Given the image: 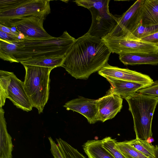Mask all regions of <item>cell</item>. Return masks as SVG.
Wrapping results in <instances>:
<instances>
[{"label": "cell", "mask_w": 158, "mask_h": 158, "mask_svg": "<svg viewBox=\"0 0 158 158\" xmlns=\"http://www.w3.org/2000/svg\"><path fill=\"white\" fill-rule=\"evenodd\" d=\"M111 53L101 39L86 33L76 39L62 67L76 79L86 80L107 63Z\"/></svg>", "instance_id": "cell-1"}, {"label": "cell", "mask_w": 158, "mask_h": 158, "mask_svg": "<svg viewBox=\"0 0 158 158\" xmlns=\"http://www.w3.org/2000/svg\"><path fill=\"white\" fill-rule=\"evenodd\" d=\"M76 40L65 31L53 40H21L16 58L19 63L35 58L65 57Z\"/></svg>", "instance_id": "cell-2"}, {"label": "cell", "mask_w": 158, "mask_h": 158, "mask_svg": "<svg viewBox=\"0 0 158 158\" xmlns=\"http://www.w3.org/2000/svg\"><path fill=\"white\" fill-rule=\"evenodd\" d=\"M125 99L133 116L136 138L147 141L152 136V122L158 98L136 92Z\"/></svg>", "instance_id": "cell-3"}, {"label": "cell", "mask_w": 158, "mask_h": 158, "mask_svg": "<svg viewBox=\"0 0 158 158\" xmlns=\"http://www.w3.org/2000/svg\"><path fill=\"white\" fill-rule=\"evenodd\" d=\"M23 66L25 70L24 89L33 107L40 114L49 99L50 75L53 69L29 65Z\"/></svg>", "instance_id": "cell-4"}, {"label": "cell", "mask_w": 158, "mask_h": 158, "mask_svg": "<svg viewBox=\"0 0 158 158\" xmlns=\"http://www.w3.org/2000/svg\"><path fill=\"white\" fill-rule=\"evenodd\" d=\"M49 0H0V22L50 13Z\"/></svg>", "instance_id": "cell-5"}, {"label": "cell", "mask_w": 158, "mask_h": 158, "mask_svg": "<svg viewBox=\"0 0 158 158\" xmlns=\"http://www.w3.org/2000/svg\"><path fill=\"white\" fill-rule=\"evenodd\" d=\"M46 16L37 15L0 22V24L9 28L15 27L23 34L24 40H49L56 39L45 31L43 23Z\"/></svg>", "instance_id": "cell-6"}, {"label": "cell", "mask_w": 158, "mask_h": 158, "mask_svg": "<svg viewBox=\"0 0 158 158\" xmlns=\"http://www.w3.org/2000/svg\"><path fill=\"white\" fill-rule=\"evenodd\" d=\"M144 0H138L121 16L106 36L127 37L141 24V11Z\"/></svg>", "instance_id": "cell-7"}, {"label": "cell", "mask_w": 158, "mask_h": 158, "mask_svg": "<svg viewBox=\"0 0 158 158\" xmlns=\"http://www.w3.org/2000/svg\"><path fill=\"white\" fill-rule=\"evenodd\" d=\"M102 40L110 52L119 55L130 52L157 53L158 46L127 38L106 36Z\"/></svg>", "instance_id": "cell-8"}, {"label": "cell", "mask_w": 158, "mask_h": 158, "mask_svg": "<svg viewBox=\"0 0 158 158\" xmlns=\"http://www.w3.org/2000/svg\"><path fill=\"white\" fill-rule=\"evenodd\" d=\"M92 15L91 26L87 33L100 39L108 35L117 23L119 17L108 11H100L94 8L89 9Z\"/></svg>", "instance_id": "cell-9"}, {"label": "cell", "mask_w": 158, "mask_h": 158, "mask_svg": "<svg viewBox=\"0 0 158 158\" xmlns=\"http://www.w3.org/2000/svg\"><path fill=\"white\" fill-rule=\"evenodd\" d=\"M98 73L104 77H109L142 84L147 86L151 85L154 82L148 75L127 69L113 66L108 63L98 71Z\"/></svg>", "instance_id": "cell-10"}, {"label": "cell", "mask_w": 158, "mask_h": 158, "mask_svg": "<svg viewBox=\"0 0 158 158\" xmlns=\"http://www.w3.org/2000/svg\"><path fill=\"white\" fill-rule=\"evenodd\" d=\"M96 100L98 121L102 122L114 118L123 106L122 98L110 89L105 96Z\"/></svg>", "instance_id": "cell-11"}, {"label": "cell", "mask_w": 158, "mask_h": 158, "mask_svg": "<svg viewBox=\"0 0 158 158\" xmlns=\"http://www.w3.org/2000/svg\"><path fill=\"white\" fill-rule=\"evenodd\" d=\"M63 106L67 110H72L83 115L90 124L98 121L96 100L80 97L67 102Z\"/></svg>", "instance_id": "cell-12"}, {"label": "cell", "mask_w": 158, "mask_h": 158, "mask_svg": "<svg viewBox=\"0 0 158 158\" xmlns=\"http://www.w3.org/2000/svg\"><path fill=\"white\" fill-rule=\"evenodd\" d=\"M11 81L8 90L9 98L18 108L28 112L33 107L24 88L23 82L11 72Z\"/></svg>", "instance_id": "cell-13"}, {"label": "cell", "mask_w": 158, "mask_h": 158, "mask_svg": "<svg viewBox=\"0 0 158 158\" xmlns=\"http://www.w3.org/2000/svg\"><path fill=\"white\" fill-rule=\"evenodd\" d=\"M109 82L111 87L110 90L124 99L147 86L136 82L124 81L111 77H105Z\"/></svg>", "instance_id": "cell-14"}, {"label": "cell", "mask_w": 158, "mask_h": 158, "mask_svg": "<svg viewBox=\"0 0 158 158\" xmlns=\"http://www.w3.org/2000/svg\"><path fill=\"white\" fill-rule=\"evenodd\" d=\"M121 62L125 65H135L158 64V55L157 53L130 52L119 55Z\"/></svg>", "instance_id": "cell-15"}, {"label": "cell", "mask_w": 158, "mask_h": 158, "mask_svg": "<svg viewBox=\"0 0 158 158\" xmlns=\"http://www.w3.org/2000/svg\"><path fill=\"white\" fill-rule=\"evenodd\" d=\"M4 113L3 109L0 107V158H12V138L7 131Z\"/></svg>", "instance_id": "cell-16"}, {"label": "cell", "mask_w": 158, "mask_h": 158, "mask_svg": "<svg viewBox=\"0 0 158 158\" xmlns=\"http://www.w3.org/2000/svg\"><path fill=\"white\" fill-rule=\"evenodd\" d=\"M141 18L143 25H158V0H144Z\"/></svg>", "instance_id": "cell-17"}, {"label": "cell", "mask_w": 158, "mask_h": 158, "mask_svg": "<svg viewBox=\"0 0 158 158\" xmlns=\"http://www.w3.org/2000/svg\"><path fill=\"white\" fill-rule=\"evenodd\" d=\"M82 147L88 158H115L103 147L102 140H88Z\"/></svg>", "instance_id": "cell-18"}, {"label": "cell", "mask_w": 158, "mask_h": 158, "mask_svg": "<svg viewBox=\"0 0 158 158\" xmlns=\"http://www.w3.org/2000/svg\"><path fill=\"white\" fill-rule=\"evenodd\" d=\"M65 57H54L35 58L24 60L20 63L23 66L29 65L53 69L62 67Z\"/></svg>", "instance_id": "cell-19"}, {"label": "cell", "mask_w": 158, "mask_h": 158, "mask_svg": "<svg viewBox=\"0 0 158 158\" xmlns=\"http://www.w3.org/2000/svg\"><path fill=\"white\" fill-rule=\"evenodd\" d=\"M20 41L10 42L0 39V58L10 63H18L16 56Z\"/></svg>", "instance_id": "cell-20"}, {"label": "cell", "mask_w": 158, "mask_h": 158, "mask_svg": "<svg viewBox=\"0 0 158 158\" xmlns=\"http://www.w3.org/2000/svg\"><path fill=\"white\" fill-rule=\"evenodd\" d=\"M127 141L129 145L148 158H157L155 147L147 141L136 138Z\"/></svg>", "instance_id": "cell-21"}, {"label": "cell", "mask_w": 158, "mask_h": 158, "mask_svg": "<svg viewBox=\"0 0 158 158\" xmlns=\"http://www.w3.org/2000/svg\"><path fill=\"white\" fill-rule=\"evenodd\" d=\"M11 81V72L0 70V107L5 105L8 98L9 88Z\"/></svg>", "instance_id": "cell-22"}, {"label": "cell", "mask_w": 158, "mask_h": 158, "mask_svg": "<svg viewBox=\"0 0 158 158\" xmlns=\"http://www.w3.org/2000/svg\"><path fill=\"white\" fill-rule=\"evenodd\" d=\"M57 145L64 158H86L76 148L61 139H56Z\"/></svg>", "instance_id": "cell-23"}, {"label": "cell", "mask_w": 158, "mask_h": 158, "mask_svg": "<svg viewBox=\"0 0 158 158\" xmlns=\"http://www.w3.org/2000/svg\"><path fill=\"white\" fill-rule=\"evenodd\" d=\"M157 31L158 25L146 26L143 25L141 23L132 33L126 38L140 40L141 39Z\"/></svg>", "instance_id": "cell-24"}, {"label": "cell", "mask_w": 158, "mask_h": 158, "mask_svg": "<svg viewBox=\"0 0 158 158\" xmlns=\"http://www.w3.org/2000/svg\"><path fill=\"white\" fill-rule=\"evenodd\" d=\"M117 149L126 158H148L129 145L127 141L116 142Z\"/></svg>", "instance_id": "cell-25"}, {"label": "cell", "mask_w": 158, "mask_h": 158, "mask_svg": "<svg viewBox=\"0 0 158 158\" xmlns=\"http://www.w3.org/2000/svg\"><path fill=\"white\" fill-rule=\"evenodd\" d=\"M109 0H76L73 1L78 6L88 9L94 8L100 11H108Z\"/></svg>", "instance_id": "cell-26"}, {"label": "cell", "mask_w": 158, "mask_h": 158, "mask_svg": "<svg viewBox=\"0 0 158 158\" xmlns=\"http://www.w3.org/2000/svg\"><path fill=\"white\" fill-rule=\"evenodd\" d=\"M103 147L110 152L115 158H126L117 149L115 139L110 137H106L102 139Z\"/></svg>", "instance_id": "cell-27"}, {"label": "cell", "mask_w": 158, "mask_h": 158, "mask_svg": "<svg viewBox=\"0 0 158 158\" xmlns=\"http://www.w3.org/2000/svg\"><path fill=\"white\" fill-rule=\"evenodd\" d=\"M137 92L158 98V81H154L151 85L141 89Z\"/></svg>", "instance_id": "cell-28"}, {"label": "cell", "mask_w": 158, "mask_h": 158, "mask_svg": "<svg viewBox=\"0 0 158 158\" xmlns=\"http://www.w3.org/2000/svg\"><path fill=\"white\" fill-rule=\"evenodd\" d=\"M50 144V150L54 158H64L58 145L51 137L48 138Z\"/></svg>", "instance_id": "cell-29"}, {"label": "cell", "mask_w": 158, "mask_h": 158, "mask_svg": "<svg viewBox=\"0 0 158 158\" xmlns=\"http://www.w3.org/2000/svg\"><path fill=\"white\" fill-rule=\"evenodd\" d=\"M140 40L158 46V31L144 37Z\"/></svg>", "instance_id": "cell-30"}, {"label": "cell", "mask_w": 158, "mask_h": 158, "mask_svg": "<svg viewBox=\"0 0 158 158\" xmlns=\"http://www.w3.org/2000/svg\"><path fill=\"white\" fill-rule=\"evenodd\" d=\"M0 39L10 42H18L21 41L15 36L0 30Z\"/></svg>", "instance_id": "cell-31"}, {"label": "cell", "mask_w": 158, "mask_h": 158, "mask_svg": "<svg viewBox=\"0 0 158 158\" xmlns=\"http://www.w3.org/2000/svg\"><path fill=\"white\" fill-rule=\"evenodd\" d=\"M0 30L7 33L13 35L17 37V36L15 35V34L11 31L10 28L9 27L4 26L0 24Z\"/></svg>", "instance_id": "cell-32"}, {"label": "cell", "mask_w": 158, "mask_h": 158, "mask_svg": "<svg viewBox=\"0 0 158 158\" xmlns=\"http://www.w3.org/2000/svg\"><path fill=\"white\" fill-rule=\"evenodd\" d=\"M155 148L156 155L157 158H158V145H156Z\"/></svg>", "instance_id": "cell-33"}, {"label": "cell", "mask_w": 158, "mask_h": 158, "mask_svg": "<svg viewBox=\"0 0 158 158\" xmlns=\"http://www.w3.org/2000/svg\"><path fill=\"white\" fill-rule=\"evenodd\" d=\"M157 53L158 54V52H157Z\"/></svg>", "instance_id": "cell-34"}]
</instances>
